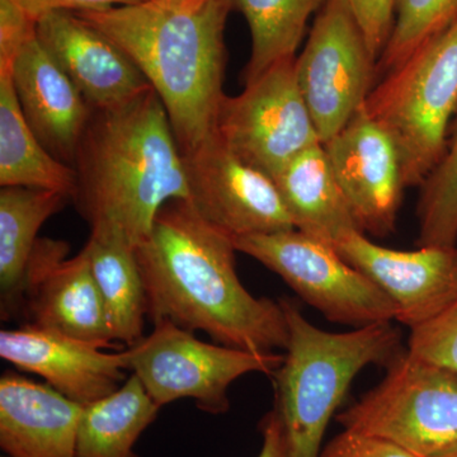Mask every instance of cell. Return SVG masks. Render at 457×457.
<instances>
[{"mask_svg":"<svg viewBox=\"0 0 457 457\" xmlns=\"http://www.w3.org/2000/svg\"><path fill=\"white\" fill-rule=\"evenodd\" d=\"M233 239L204 220L187 200L165 204L137 246L153 323L203 330L218 345L252 352L285 350L284 308L255 297L240 282Z\"/></svg>","mask_w":457,"mask_h":457,"instance_id":"6da1fadb","label":"cell"},{"mask_svg":"<svg viewBox=\"0 0 457 457\" xmlns=\"http://www.w3.org/2000/svg\"><path fill=\"white\" fill-rule=\"evenodd\" d=\"M228 0H145L78 16L116 44L164 104L182 154L212 137L225 93Z\"/></svg>","mask_w":457,"mask_h":457,"instance_id":"7a4b0ae2","label":"cell"},{"mask_svg":"<svg viewBox=\"0 0 457 457\" xmlns=\"http://www.w3.org/2000/svg\"><path fill=\"white\" fill-rule=\"evenodd\" d=\"M73 168L71 201L90 228H117L135 246L165 204L189 198L185 158L153 87L120 106L92 110Z\"/></svg>","mask_w":457,"mask_h":457,"instance_id":"3957f363","label":"cell"},{"mask_svg":"<svg viewBox=\"0 0 457 457\" xmlns=\"http://www.w3.org/2000/svg\"><path fill=\"white\" fill-rule=\"evenodd\" d=\"M287 321L284 362L273 374L275 409L284 426L287 457H319L328 423L357 374L389 366L402 352L392 321L330 333L312 324L290 300H279Z\"/></svg>","mask_w":457,"mask_h":457,"instance_id":"277c9868","label":"cell"},{"mask_svg":"<svg viewBox=\"0 0 457 457\" xmlns=\"http://www.w3.org/2000/svg\"><path fill=\"white\" fill-rule=\"evenodd\" d=\"M365 108L392 135L407 187L440 163L457 113V18L374 87Z\"/></svg>","mask_w":457,"mask_h":457,"instance_id":"5b68a950","label":"cell"},{"mask_svg":"<svg viewBox=\"0 0 457 457\" xmlns=\"http://www.w3.org/2000/svg\"><path fill=\"white\" fill-rule=\"evenodd\" d=\"M337 420L348 431L431 457L457 444V374L405 350L386 366L383 381Z\"/></svg>","mask_w":457,"mask_h":457,"instance_id":"8992f818","label":"cell"},{"mask_svg":"<svg viewBox=\"0 0 457 457\" xmlns=\"http://www.w3.org/2000/svg\"><path fill=\"white\" fill-rule=\"evenodd\" d=\"M128 371L139 378L158 407L192 399L210 414L227 413L228 392L252 372L273 375L284 362L276 352H252L200 341L170 321L154 323L149 336L125 350Z\"/></svg>","mask_w":457,"mask_h":457,"instance_id":"52a82bcc","label":"cell"},{"mask_svg":"<svg viewBox=\"0 0 457 457\" xmlns=\"http://www.w3.org/2000/svg\"><path fill=\"white\" fill-rule=\"evenodd\" d=\"M234 245L275 272L330 321L356 328L396 320L398 309L333 246L297 228L234 237Z\"/></svg>","mask_w":457,"mask_h":457,"instance_id":"ba28073f","label":"cell"},{"mask_svg":"<svg viewBox=\"0 0 457 457\" xmlns=\"http://www.w3.org/2000/svg\"><path fill=\"white\" fill-rule=\"evenodd\" d=\"M212 134L272 179L295 156L321 144L297 83L296 57L270 66L240 95L225 96Z\"/></svg>","mask_w":457,"mask_h":457,"instance_id":"9c48e42d","label":"cell"},{"mask_svg":"<svg viewBox=\"0 0 457 457\" xmlns=\"http://www.w3.org/2000/svg\"><path fill=\"white\" fill-rule=\"evenodd\" d=\"M376 62L345 0H327L296 59L297 83L321 144L365 104L378 73Z\"/></svg>","mask_w":457,"mask_h":457,"instance_id":"30bf717a","label":"cell"},{"mask_svg":"<svg viewBox=\"0 0 457 457\" xmlns=\"http://www.w3.org/2000/svg\"><path fill=\"white\" fill-rule=\"evenodd\" d=\"M183 158L189 204L231 239L295 228L272 177L234 154L215 135Z\"/></svg>","mask_w":457,"mask_h":457,"instance_id":"8fae6325","label":"cell"},{"mask_svg":"<svg viewBox=\"0 0 457 457\" xmlns=\"http://www.w3.org/2000/svg\"><path fill=\"white\" fill-rule=\"evenodd\" d=\"M323 146L361 231L376 237L393 234L407 185L392 135L363 104Z\"/></svg>","mask_w":457,"mask_h":457,"instance_id":"7c38bea8","label":"cell"},{"mask_svg":"<svg viewBox=\"0 0 457 457\" xmlns=\"http://www.w3.org/2000/svg\"><path fill=\"white\" fill-rule=\"evenodd\" d=\"M335 249L390 297L396 320L411 329L437 317L457 297V245L395 251L354 230Z\"/></svg>","mask_w":457,"mask_h":457,"instance_id":"4fadbf2b","label":"cell"},{"mask_svg":"<svg viewBox=\"0 0 457 457\" xmlns=\"http://www.w3.org/2000/svg\"><path fill=\"white\" fill-rule=\"evenodd\" d=\"M68 253V243L38 239L27 266L23 293L29 323L102 348L112 347L88 257L84 251L73 258H66Z\"/></svg>","mask_w":457,"mask_h":457,"instance_id":"5bb4252c","label":"cell"},{"mask_svg":"<svg viewBox=\"0 0 457 457\" xmlns=\"http://www.w3.org/2000/svg\"><path fill=\"white\" fill-rule=\"evenodd\" d=\"M106 348L27 323L0 332V357L80 405L110 396L125 383V351Z\"/></svg>","mask_w":457,"mask_h":457,"instance_id":"9a60e30c","label":"cell"},{"mask_svg":"<svg viewBox=\"0 0 457 457\" xmlns=\"http://www.w3.org/2000/svg\"><path fill=\"white\" fill-rule=\"evenodd\" d=\"M37 38L92 110L120 106L152 88L130 57L74 12L40 18Z\"/></svg>","mask_w":457,"mask_h":457,"instance_id":"2e32d148","label":"cell"},{"mask_svg":"<svg viewBox=\"0 0 457 457\" xmlns=\"http://www.w3.org/2000/svg\"><path fill=\"white\" fill-rule=\"evenodd\" d=\"M21 111L42 145L73 167L92 114L68 75L54 62L37 35L18 54L11 71Z\"/></svg>","mask_w":457,"mask_h":457,"instance_id":"e0dca14e","label":"cell"},{"mask_svg":"<svg viewBox=\"0 0 457 457\" xmlns=\"http://www.w3.org/2000/svg\"><path fill=\"white\" fill-rule=\"evenodd\" d=\"M83 405L47 384L0 378V447L8 457H75Z\"/></svg>","mask_w":457,"mask_h":457,"instance_id":"ac0fdd59","label":"cell"},{"mask_svg":"<svg viewBox=\"0 0 457 457\" xmlns=\"http://www.w3.org/2000/svg\"><path fill=\"white\" fill-rule=\"evenodd\" d=\"M295 228L333 248L359 225L352 216L323 144L309 147L273 176Z\"/></svg>","mask_w":457,"mask_h":457,"instance_id":"d6986e66","label":"cell"},{"mask_svg":"<svg viewBox=\"0 0 457 457\" xmlns=\"http://www.w3.org/2000/svg\"><path fill=\"white\" fill-rule=\"evenodd\" d=\"M84 253L98 286L114 342L126 347L144 338L145 288L137 260V246L117 228H90Z\"/></svg>","mask_w":457,"mask_h":457,"instance_id":"ffe728a7","label":"cell"},{"mask_svg":"<svg viewBox=\"0 0 457 457\" xmlns=\"http://www.w3.org/2000/svg\"><path fill=\"white\" fill-rule=\"evenodd\" d=\"M71 197L49 189L2 187L0 191V294L2 317L23 303L27 266L42 225Z\"/></svg>","mask_w":457,"mask_h":457,"instance_id":"44dd1931","label":"cell"},{"mask_svg":"<svg viewBox=\"0 0 457 457\" xmlns=\"http://www.w3.org/2000/svg\"><path fill=\"white\" fill-rule=\"evenodd\" d=\"M73 167L51 154L29 128L9 73H0V186L49 189L73 197Z\"/></svg>","mask_w":457,"mask_h":457,"instance_id":"7402d4cb","label":"cell"},{"mask_svg":"<svg viewBox=\"0 0 457 457\" xmlns=\"http://www.w3.org/2000/svg\"><path fill=\"white\" fill-rule=\"evenodd\" d=\"M159 409L131 374L117 392L83 405L75 457H139L135 444L154 422Z\"/></svg>","mask_w":457,"mask_h":457,"instance_id":"603a6c76","label":"cell"},{"mask_svg":"<svg viewBox=\"0 0 457 457\" xmlns=\"http://www.w3.org/2000/svg\"><path fill=\"white\" fill-rule=\"evenodd\" d=\"M245 16L252 36V51L245 69V84L253 82L270 66L295 57L309 18L327 0H228Z\"/></svg>","mask_w":457,"mask_h":457,"instance_id":"cb8c5ba5","label":"cell"},{"mask_svg":"<svg viewBox=\"0 0 457 457\" xmlns=\"http://www.w3.org/2000/svg\"><path fill=\"white\" fill-rule=\"evenodd\" d=\"M418 203L420 243L423 245H456L457 243V113L446 150L420 186Z\"/></svg>","mask_w":457,"mask_h":457,"instance_id":"d4e9b609","label":"cell"},{"mask_svg":"<svg viewBox=\"0 0 457 457\" xmlns=\"http://www.w3.org/2000/svg\"><path fill=\"white\" fill-rule=\"evenodd\" d=\"M395 22L378 69L389 73L457 18V0H396Z\"/></svg>","mask_w":457,"mask_h":457,"instance_id":"484cf974","label":"cell"},{"mask_svg":"<svg viewBox=\"0 0 457 457\" xmlns=\"http://www.w3.org/2000/svg\"><path fill=\"white\" fill-rule=\"evenodd\" d=\"M407 350L457 374V297L437 317L411 329Z\"/></svg>","mask_w":457,"mask_h":457,"instance_id":"4316f807","label":"cell"},{"mask_svg":"<svg viewBox=\"0 0 457 457\" xmlns=\"http://www.w3.org/2000/svg\"><path fill=\"white\" fill-rule=\"evenodd\" d=\"M36 35L37 22L16 0H0V73L11 71L18 54Z\"/></svg>","mask_w":457,"mask_h":457,"instance_id":"83f0119b","label":"cell"},{"mask_svg":"<svg viewBox=\"0 0 457 457\" xmlns=\"http://www.w3.org/2000/svg\"><path fill=\"white\" fill-rule=\"evenodd\" d=\"M365 35L370 49L380 59L392 36L396 0H345Z\"/></svg>","mask_w":457,"mask_h":457,"instance_id":"f1b7e54d","label":"cell"},{"mask_svg":"<svg viewBox=\"0 0 457 457\" xmlns=\"http://www.w3.org/2000/svg\"><path fill=\"white\" fill-rule=\"evenodd\" d=\"M319 457H417L392 442L381 440L374 436L348 431L337 435Z\"/></svg>","mask_w":457,"mask_h":457,"instance_id":"f546056e","label":"cell"},{"mask_svg":"<svg viewBox=\"0 0 457 457\" xmlns=\"http://www.w3.org/2000/svg\"><path fill=\"white\" fill-rule=\"evenodd\" d=\"M27 13L38 22L54 12H96L121 5L137 4L145 0H16Z\"/></svg>","mask_w":457,"mask_h":457,"instance_id":"4dcf8cb0","label":"cell"},{"mask_svg":"<svg viewBox=\"0 0 457 457\" xmlns=\"http://www.w3.org/2000/svg\"><path fill=\"white\" fill-rule=\"evenodd\" d=\"M263 444L258 457H287L284 426L275 408L262 420Z\"/></svg>","mask_w":457,"mask_h":457,"instance_id":"1f68e13d","label":"cell"},{"mask_svg":"<svg viewBox=\"0 0 457 457\" xmlns=\"http://www.w3.org/2000/svg\"><path fill=\"white\" fill-rule=\"evenodd\" d=\"M431 457H457V444L453 445V446L447 447V449L440 451V453H436Z\"/></svg>","mask_w":457,"mask_h":457,"instance_id":"d6a6232c","label":"cell"},{"mask_svg":"<svg viewBox=\"0 0 457 457\" xmlns=\"http://www.w3.org/2000/svg\"><path fill=\"white\" fill-rule=\"evenodd\" d=\"M2 457H8V456H7V455H5V456H2Z\"/></svg>","mask_w":457,"mask_h":457,"instance_id":"836d02e7","label":"cell"}]
</instances>
